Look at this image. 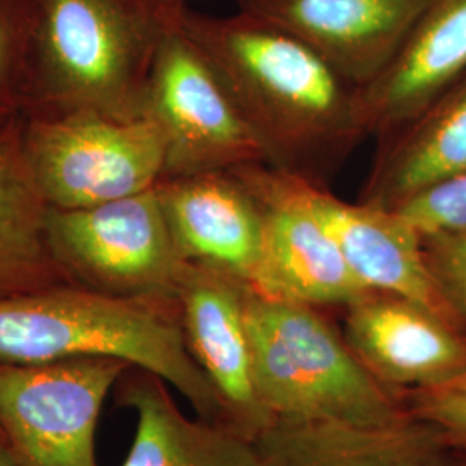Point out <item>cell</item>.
<instances>
[{"instance_id": "9", "label": "cell", "mask_w": 466, "mask_h": 466, "mask_svg": "<svg viewBox=\"0 0 466 466\" xmlns=\"http://www.w3.org/2000/svg\"><path fill=\"white\" fill-rule=\"evenodd\" d=\"M232 171L248 187L263 221V275L256 292L317 308H348L370 294L302 198L296 177L268 165Z\"/></svg>"}, {"instance_id": "20", "label": "cell", "mask_w": 466, "mask_h": 466, "mask_svg": "<svg viewBox=\"0 0 466 466\" xmlns=\"http://www.w3.org/2000/svg\"><path fill=\"white\" fill-rule=\"evenodd\" d=\"M35 0H0V132L25 116Z\"/></svg>"}, {"instance_id": "1", "label": "cell", "mask_w": 466, "mask_h": 466, "mask_svg": "<svg viewBox=\"0 0 466 466\" xmlns=\"http://www.w3.org/2000/svg\"><path fill=\"white\" fill-rule=\"evenodd\" d=\"M185 34L230 94L268 167L327 185L368 138L358 88L315 50L237 11H185Z\"/></svg>"}, {"instance_id": "2", "label": "cell", "mask_w": 466, "mask_h": 466, "mask_svg": "<svg viewBox=\"0 0 466 466\" xmlns=\"http://www.w3.org/2000/svg\"><path fill=\"white\" fill-rule=\"evenodd\" d=\"M187 0H35L26 117H144L161 46Z\"/></svg>"}, {"instance_id": "16", "label": "cell", "mask_w": 466, "mask_h": 466, "mask_svg": "<svg viewBox=\"0 0 466 466\" xmlns=\"http://www.w3.org/2000/svg\"><path fill=\"white\" fill-rule=\"evenodd\" d=\"M254 448L259 466H458V452L411 417L389 427L273 418Z\"/></svg>"}, {"instance_id": "14", "label": "cell", "mask_w": 466, "mask_h": 466, "mask_svg": "<svg viewBox=\"0 0 466 466\" xmlns=\"http://www.w3.org/2000/svg\"><path fill=\"white\" fill-rule=\"evenodd\" d=\"M298 184L304 200L332 233L352 273L370 292L417 300L458 321L433 279L423 240L396 211L363 200L340 199L327 185L302 178Z\"/></svg>"}, {"instance_id": "23", "label": "cell", "mask_w": 466, "mask_h": 466, "mask_svg": "<svg viewBox=\"0 0 466 466\" xmlns=\"http://www.w3.org/2000/svg\"><path fill=\"white\" fill-rule=\"evenodd\" d=\"M423 248L442 298L466 329V233L425 240Z\"/></svg>"}, {"instance_id": "4", "label": "cell", "mask_w": 466, "mask_h": 466, "mask_svg": "<svg viewBox=\"0 0 466 466\" xmlns=\"http://www.w3.org/2000/svg\"><path fill=\"white\" fill-rule=\"evenodd\" d=\"M252 380L271 418L389 427L408 417L319 308L246 290Z\"/></svg>"}, {"instance_id": "5", "label": "cell", "mask_w": 466, "mask_h": 466, "mask_svg": "<svg viewBox=\"0 0 466 466\" xmlns=\"http://www.w3.org/2000/svg\"><path fill=\"white\" fill-rule=\"evenodd\" d=\"M23 147L52 209L123 199L156 187L165 175L163 138L147 117L23 116Z\"/></svg>"}, {"instance_id": "8", "label": "cell", "mask_w": 466, "mask_h": 466, "mask_svg": "<svg viewBox=\"0 0 466 466\" xmlns=\"http://www.w3.org/2000/svg\"><path fill=\"white\" fill-rule=\"evenodd\" d=\"M144 117L163 138V178L267 165L261 144L184 26L156 57Z\"/></svg>"}, {"instance_id": "7", "label": "cell", "mask_w": 466, "mask_h": 466, "mask_svg": "<svg viewBox=\"0 0 466 466\" xmlns=\"http://www.w3.org/2000/svg\"><path fill=\"white\" fill-rule=\"evenodd\" d=\"M128 368L117 358L0 361V432L23 466H99L100 411Z\"/></svg>"}, {"instance_id": "12", "label": "cell", "mask_w": 466, "mask_h": 466, "mask_svg": "<svg viewBox=\"0 0 466 466\" xmlns=\"http://www.w3.org/2000/svg\"><path fill=\"white\" fill-rule=\"evenodd\" d=\"M246 290V283L218 268L185 263L177 299L187 348L213 383L227 423L254 441L273 418L252 380Z\"/></svg>"}, {"instance_id": "25", "label": "cell", "mask_w": 466, "mask_h": 466, "mask_svg": "<svg viewBox=\"0 0 466 466\" xmlns=\"http://www.w3.org/2000/svg\"><path fill=\"white\" fill-rule=\"evenodd\" d=\"M458 452V466H466V451H456Z\"/></svg>"}, {"instance_id": "15", "label": "cell", "mask_w": 466, "mask_h": 466, "mask_svg": "<svg viewBox=\"0 0 466 466\" xmlns=\"http://www.w3.org/2000/svg\"><path fill=\"white\" fill-rule=\"evenodd\" d=\"M466 75V0H431L396 57L358 90L368 137L383 142Z\"/></svg>"}, {"instance_id": "22", "label": "cell", "mask_w": 466, "mask_h": 466, "mask_svg": "<svg viewBox=\"0 0 466 466\" xmlns=\"http://www.w3.org/2000/svg\"><path fill=\"white\" fill-rule=\"evenodd\" d=\"M408 417L432 427L454 451H466V371L450 382L400 394Z\"/></svg>"}, {"instance_id": "24", "label": "cell", "mask_w": 466, "mask_h": 466, "mask_svg": "<svg viewBox=\"0 0 466 466\" xmlns=\"http://www.w3.org/2000/svg\"><path fill=\"white\" fill-rule=\"evenodd\" d=\"M0 466H23L2 433H0Z\"/></svg>"}, {"instance_id": "11", "label": "cell", "mask_w": 466, "mask_h": 466, "mask_svg": "<svg viewBox=\"0 0 466 466\" xmlns=\"http://www.w3.org/2000/svg\"><path fill=\"white\" fill-rule=\"evenodd\" d=\"M344 339L368 371L402 394L466 371V329L417 300L370 292L346 308Z\"/></svg>"}, {"instance_id": "21", "label": "cell", "mask_w": 466, "mask_h": 466, "mask_svg": "<svg viewBox=\"0 0 466 466\" xmlns=\"http://www.w3.org/2000/svg\"><path fill=\"white\" fill-rule=\"evenodd\" d=\"M420 238L433 240L466 233V171L439 180L392 208Z\"/></svg>"}, {"instance_id": "3", "label": "cell", "mask_w": 466, "mask_h": 466, "mask_svg": "<svg viewBox=\"0 0 466 466\" xmlns=\"http://www.w3.org/2000/svg\"><path fill=\"white\" fill-rule=\"evenodd\" d=\"M117 358L177 389L196 415L227 421L185 342L177 298H119L65 283L0 298V361Z\"/></svg>"}, {"instance_id": "18", "label": "cell", "mask_w": 466, "mask_h": 466, "mask_svg": "<svg viewBox=\"0 0 466 466\" xmlns=\"http://www.w3.org/2000/svg\"><path fill=\"white\" fill-rule=\"evenodd\" d=\"M466 171V75L379 150L360 200L392 209L418 190Z\"/></svg>"}, {"instance_id": "17", "label": "cell", "mask_w": 466, "mask_h": 466, "mask_svg": "<svg viewBox=\"0 0 466 466\" xmlns=\"http://www.w3.org/2000/svg\"><path fill=\"white\" fill-rule=\"evenodd\" d=\"M119 402L137 417L121 466H259L252 439L227 421L185 415L167 383L154 373L128 368Z\"/></svg>"}, {"instance_id": "27", "label": "cell", "mask_w": 466, "mask_h": 466, "mask_svg": "<svg viewBox=\"0 0 466 466\" xmlns=\"http://www.w3.org/2000/svg\"><path fill=\"white\" fill-rule=\"evenodd\" d=\"M0 433H2V432H0Z\"/></svg>"}, {"instance_id": "26", "label": "cell", "mask_w": 466, "mask_h": 466, "mask_svg": "<svg viewBox=\"0 0 466 466\" xmlns=\"http://www.w3.org/2000/svg\"><path fill=\"white\" fill-rule=\"evenodd\" d=\"M187 2H190V0H187Z\"/></svg>"}, {"instance_id": "10", "label": "cell", "mask_w": 466, "mask_h": 466, "mask_svg": "<svg viewBox=\"0 0 466 466\" xmlns=\"http://www.w3.org/2000/svg\"><path fill=\"white\" fill-rule=\"evenodd\" d=\"M315 50L358 90L396 57L431 0H235Z\"/></svg>"}, {"instance_id": "19", "label": "cell", "mask_w": 466, "mask_h": 466, "mask_svg": "<svg viewBox=\"0 0 466 466\" xmlns=\"http://www.w3.org/2000/svg\"><path fill=\"white\" fill-rule=\"evenodd\" d=\"M50 206L23 147V117L0 132V298L73 283L49 238Z\"/></svg>"}, {"instance_id": "13", "label": "cell", "mask_w": 466, "mask_h": 466, "mask_svg": "<svg viewBox=\"0 0 466 466\" xmlns=\"http://www.w3.org/2000/svg\"><path fill=\"white\" fill-rule=\"evenodd\" d=\"M187 263L218 268L256 290L263 275V221L248 187L230 171L167 177L156 185Z\"/></svg>"}, {"instance_id": "6", "label": "cell", "mask_w": 466, "mask_h": 466, "mask_svg": "<svg viewBox=\"0 0 466 466\" xmlns=\"http://www.w3.org/2000/svg\"><path fill=\"white\" fill-rule=\"evenodd\" d=\"M47 225L71 282L119 298H177L187 261L156 187L92 208H50Z\"/></svg>"}]
</instances>
